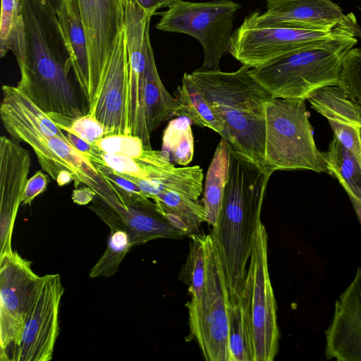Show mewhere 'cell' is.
I'll list each match as a JSON object with an SVG mask.
<instances>
[{"instance_id":"obj_33","label":"cell","mask_w":361,"mask_h":361,"mask_svg":"<svg viewBox=\"0 0 361 361\" xmlns=\"http://www.w3.org/2000/svg\"><path fill=\"white\" fill-rule=\"evenodd\" d=\"M48 183L47 176L40 171H37L27 180L22 197L21 204L29 205L39 195L46 190Z\"/></svg>"},{"instance_id":"obj_12","label":"cell","mask_w":361,"mask_h":361,"mask_svg":"<svg viewBox=\"0 0 361 361\" xmlns=\"http://www.w3.org/2000/svg\"><path fill=\"white\" fill-rule=\"evenodd\" d=\"M89 58V85L84 96L92 102L124 27L127 0H77Z\"/></svg>"},{"instance_id":"obj_13","label":"cell","mask_w":361,"mask_h":361,"mask_svg":"<svg viewBox=\"0 0 361 361\" xmlns=\"http://www.w3.org/2000/svg\"><path fill=\"white\" fill-rule=\"evenodd\" d=\"M247 18L259 26H286L305 29L329 30L358 25L353 13L345 14L331 0H267L264 13L254 11Z\"/></svg>"},{"instance_id":"obj_5","label":"cell","mask_w":361,"mask_h":361,"mask_svg":"<svg viewBox=\"0 0 361 361\" xmlns=\"http://www.w3.org/2000/svg\"><path fill=\"white\" fill-rule=\"evenodd\" d=\"M304 99L271 98L266 105L265 168L326 172Z\"/></svg>"},{"instance_id":"obj_30","label":"cell","mask_w":361,"mask_h":361,"mask_svg":"<svg viewBox=\"0 0 361 361\" xmlns=\"http://www.w3.org/2000/svg\"><path fill=\"white\" fill-rule=\"evenodd\" d=\"M338 86L361 109V48L353 47L346 54Z\"/></svg>"},{"instance_id":"obj_37","label":"cell","mask_w":361,"mask_h":361,"mask_svg":"<svg viewBox=\"0 0 361 361\" xmlns=\"http://www.w3.org/2000/svg\"><path fill=\"white\" fill-rule=\"evenodd\" d=\"M47 7L52 12L56 13L61 3V0H42Z\"/></svg>"},{"instance_id":"obj_21","label":"cell","mask_w":361,"mask_h":361,"mask_svg":"<svg viewBox=\"0 0 361 361\" xmlns=\"http://www.w3.org/2000/svg\"><path fill=\"white\" fill-rule=\"evenodd\" d=\"M159 212L185 236L197 233L201 224L206 222L203 204L183 194L164 191L155 196Z\"/></svg>"},{"instance_id":"obj_24","label":"cell","mask_w":361,"mask_h":361,"mask_svg":"<svg viewBox=\"0 0 361 361\" xmlns=\"http://www.w3.org/2000/svg\"><path fill=\"white\" fill-rule=\"evenodd\" d=\"M174 94L180 105L176 116L188 117L195 125L208 128L226 137L223 123L190 78L189 73H184L181 85L177 87Z\"/></svg>"},{"instance_id":"obj_16","label":"cell","mask_w":361,"mask_h":361,"mask_svg":"<svg viewBox=\"0 0 361 361\" xmlns=\"http://www.w3.org/2000/svg\"><path fill=\"white\" fill-rule=\"evenodd\" d=\"M325 355L328 360L361 361V263L335 303L326 331Z\"/></svg>"},{"instance_id":"obj_28","label":"cell","mask_w":361,"mask_h":361,"mask_svg":"<svg viewBox=\"0 0 361 361\" xmlns=\"http://www.w3.org/2000/svg\"><path fill=\"white\" fill-rule=\"evenodd\" d=\"M190 238V251L182 270L183 281L188 285L190 299L198 300L204 289L207 275V234L194 233Z\"/></svg>"},{"instance_id":"obj_25","label":"cell","mask_w":361,"mask_h":361,"mask_svg":"<svg viewBox=\"0 0 361 361\" xmlns=\"http://www.w3.org/2000/svg\"><path fill=\"white\" fill-rule=\"evenodd\" d=\"M11 51L19 68L25 64V29L19 0H1L0 56Z\"/></svg>"},{"instance_id":"obj_32","label":"cell","mask_w":361,"mask_h":361,"mask_svg":"<svg viewBox=\"0 0 361 361\" xmlns=\"http://www.w3.org/2000/svg\"><path fill=\"white\" fill-rule=\"evenodd\" d=\"M62 131L70 132L90 144L109 135L104 126L93 116L85 114L76 118Z\"/></svg>"},{"instance_id":"obj_17","label":"cell","mask_w":361,"mask_h":361,"mask_svg":"<svg viewBox=\"0 0 361 361\" xmlns=\"http://www.w3.org/2000/svg\"><path fill=\"white\" fill-rule=\"evenodd\" d=\"M307 100L325 117L334 136L361 163V111L338 86H326L314 91Z\"/></svg>"},{"instance_id":"obj_11","label":"cell","mask_w":361,"mask_h":361,"mask_svg":"<svg viewBox=\"0 0 361 361\" xmlns=\"http://www.w3.org/2000/svg\"><path fill=\"white\" fill-rule=\"evenodd\" d=\"M41 276L16 251L0 255V360L18 343L27 308Z\"/></svg>"},{"instance_id":"obj_27","label":"cell","mask_w":361,"mask_h":361,"mask_svg":"<svg viewBox=\"0 0 361 361\" xmlns=\"http://www.w3.org/2000/svg\"><path fill=\"white\" fill-rule=\"evenodd\" d=\"M228 348L230 361H254L252 338L239 295L231 296Z\"/></svg>"},{"instance_id":"obj_22","label":"cell","mask_w":361,"mask_h":361,"mask_svg":"<svg viewBox=\"0 0 361 361\" xmlns=\"http://www.w3.org/2000/svg\"><path fill=\"white\" fill-rule=\"evenodd\" d=\"M231 152L228 141L221 137L206 175L202 202L206 222L212 227L216 223L222 204L228 176Z\"/></svg>"},{"instance_id":"obj_26","label":"cell","mask_w":361,"mask_h":361,"mask_svg":"<svg viewBox=\"0 0 361 361\" xmlns=\"http://www.w3.org/2000/svg\"><path fill=\"white\" fill-rule=\"evenodd\" d=\"M192 122L185 116L171 120L164 130L162 154L173 164L187 166L194 155Z\"/></svg>"},{"instance_id":"obj_19","label":"cell","mask_w":361,"mask_h":361,"mask_svg":"<svg viewBox=\"0 0 361 361\" xmlns=\"http://www.w3.org/2000/svg\"><path fill=\"white\" fill-rule=\"evenodd\" d=\"M56 16L75 80L84 97L89 85V58L77 0H61Z\"/></svg>"},{"instance_id":"obj_35","label":"cell","mask_w":361,"mask_h":361,"mask_svg":"<svg viewBox=\"0 0 361 361\" xmlns=\"http://www.w3.org/2000/svg\"><path fill=\"white\" fill-rule=\"evenodd\" d=\"M63 132L71 145L80 152L87 156L93 151L94 148V144L88 143L70 132Z\"/></svg>"},{"instance_id":"obj_1","label":"cell","mask_w":361,"mask_h":361,"mask_svg":"<svg viewBox=\"0 0 361 361\" xmlns=\"http://www.w3.org/2000/svg\"><path fill=\"white\" fill-rule=\"evenodd\" d=\"M1 90L0 116L5 129L13 140L31 147L44 172L56 181L61 172L68 171L75 188L84 184L114 209L123 206L111 183L85 154L68 143L47 113L17 87L4 85Z\"/></svg>"},{"instance_id":"obj_38","label":"cell","mask_w":361,"mask_h":361,"mask_svg":"<svg viewBox=\"0 0 361 361\" xmlns=\"http://www.w3.org/2000/svg\"><path fill=\"white\" fill-rule=\"evenodd\" d=\"M178 0H160V6L162 8H169L171 5Z\"/></svg>"},{"instance_id":"obj_15","label":"cell","mask_w":361,"mask_h":361,"mask_svg":"<svg viewBox=\"0 0 361 361\" xmlns=\"http://www.w3.org/2000/svg\"><path fill=\"white\" fill-rule=\"evenodd\" d=\"M135 161L138 176H125L147 197L152 200L164 191L176 192L195 200L202 195L204 174L200 166L176 167L160 150L145 148Z\"/></svg>"},{"instance_id":"obj_9","label":"cell","mask_w":361,"mask_h":361,"mask_svg":"<svg viewBox=\"0 0 361 361\" xmlns=\"http://www.w3.org/2000/svg\"><path fill=\"white\" fill-rule=\"evenodd\" d=\"M354 33L344 27L329 30L259 26L247 16L231 37L229 54L242 65L255 68L314 43Z\"/></svg>"},{"instance_id":"obj_20","label":"cell","mask_w":361,"mask_h":361,"mask_svg":"<svg viewBox=\"0 0 361 361\" xmlns=\"http://www.w3.org/2000/svg\"><path fill=\"white\" fill-rule=\"evenodd\" d=\"M144 105L146 127L150 136L164 121L176 116L180 109L177 99L166 90L160 79L152 47L145 68Z\"/></svg>"},{"instance_id":"obj_8","label":"cell","mask_w":361,"mask_h":361,"mask_svg":"<svg viewBox=\"0 0 361 361\" xmlns=\"http://www.w3.org/2000/svg\"><path fill=\"white\" fill-rule=\"evenodd\" d=\"M250 330L254 361H272L279 352L276 303L268 264V235L262 223L239 294Z\"/></svg>"},{"instance_id":"obj_14","label":"cell","mask_w":361,"mask_h":361,"mask_svg":"<svg viewBox=\"0 0 361 361\" xmlns=\"http://www.w3.org/2000/svg\"><path fill=\"white\" fill-rule=\"evenodd\" d=\"M30 164L29 151L13 139L0 137V255L13 250V228Z\"/></svg>"},{"instance_id":"obj_31","label":"cell","mask_w":361,"mask_h":361,"mask_svg":"<svg viewBox=\"0 0 361 361\" xmlns=\"http://www.w3.org/2000/svg\"><path fill=\"white\" fill-rule=\"evenodd\" d=\"M94 145L104 153L132 158L138 157L145 149L142 140L130 134L109 135Z\"/></svg>"},{"instance_id":"obj_2","label":"cell","mask_w":361,"mask_h":361,"mask_svg":"<svg viewBox=\"0 0 361 361\" xmlns=\"http://www.w3.org/2000/svg\"><path fill=\"white\" fill-rule=\"evenodd\" d=\"M271 172L231 149L228 180L212 236L217 246L231 296L240 294L247 274Z\"/></svg>"},{"instance_id":"obj_6","label":"cell","mask_w":361,"mask_h":361,"mask_svg":"<svg viewBox=\"0 0 361 361\" xmlns=\"http://www.w3.org/2000/svg\"><path fill=\"white\" fill-rule=\"evenodd\" d=\"M207 275L204 289L198 300L190 299L186 307L190 335L204 360L230 361L228 348L231 294L217 246L207 234Z\"/></svg>"},{"instance_id":"obj_18","label":"cell","mask_w":361,"mask_h":361,"mask_svg":"<svg viewBox=\"0 0 361 361\" xmlns=\"http://www.w3.org/2000/svg\"><path fill=\"white\" fill-rule=\"evenodd\" d=\"M116 191L126 207L116 213L125 223L134 246L157 238L178 239L185 236L159 212L152 199L120 188Z\"/></svg>"},{"instance_id":"obj_7","label":"cell","mask_w":361,"mask_h":361,"mask_svg":"<svg viewBox=\"0 0 361 361\" xmlns=\"http://www.w3.org/2000/svg\"><path fill=\"white\" fill-rule=\"evenodd\" d=\"M240 8V4L231 0H178L159 13L161 18L156 28L195 38L204 52L201 68L218 71L221 57L229 52L233 22Z\"/></svg>"},{"instance_id":"obj_3","label":"cell","mask_w":361,"mask_h":361,"mask_svg":"<svg viewBox=\"0 0 361 361\" xmlns=\"http://www.w3.org/2000/svg\"><path fill=\"white\" fill-rule=\"evenodd\" d=\"M249 71L243 65L233 72L200 68L189 76L223 123L231 149L265 168V110L273 97Z\"/></svg>"},{"instance_id":"obj_36","label":"cell","mask_w":361,"mask_h":361,"mask_svg":"<svg viewBox=\"0 0 361 361\" xmlns=\"http://www.w3.org/2000/svg\"><path fill=\"white\" fill-rule=\"evenodd\" d=\"M146 12L154 16L157 11L161 8L160 0H133Z\"/></svg>"},{"instance_id":"obj_4","label":"cell","mask_w":361,"mask_h":361,"mask_svg":"<svg viewBox=\"0 0 361 361\" xmlns=\"http://www.w3.org/2000/svg\"><path fill=\"white\" fill-rule=\"evenodd\" d=\"M357 42L354 33L328 39L249 73L273 98L306 100L319 88L338 85L344 58Z\"/></svg>"},{"instance_id":"obj_39","label":"cell","mask_w":361,"mask_h":361,"mask_svg":"<svg viewBox=\"0 0 361 361\" xmlns=\"http://www.w3.org/2000/svg\"><path fill=\"white\" fill-rule=\"evenodd\" d=\"M355 34L357 37L361 38V27L359 25L356 27Z\"/></svg>"},{"instance_id":"obj_29","label":"cell","mask_w":361,"mask_h":361,"mask_svg":"<svg viewBox=\"0 0 361 361\" xmlns=\"http://www.w3.org/2000/svg\"><path fill=\"white\" fill-rule=\"evenodd\" d=\"M106 248L90 270L91 279L114 276L130 250L134 247L130 233L125 229H110Z\"/></svg>"},{"instance_id":"obj_34","label":"cell","mask_w":361,"mask_h":361,"mask_svg":"<svg viewBox=\"0 0 361 361\" xmlns=\"http://www.w3.org/2000/svg\"><path fill=\"white\" fill-rule=\"evenodd\" d=\"M95 192L89 187L75 188L72 192V200L78 205H87L96 196Z\"/></svg>"},{"instance_id":"obj_40","label":"cell","mask_w":361,"mask_h":361,"mask_svg":"<svg viewBox=\"0 0 361 361\" xmlns=\"http://www.w3.org/2000/svg\"><path fill=\"white\" fill-rule=\"evenodd\" d=\"M360 111H361V109H360Z\"/></svg>"},{"instance_id":"obj_10","label":"cell","mask_w":361,"mask_h":361,"mask_svg":"<svg viewBox=\"0 0 361 361\" xmlns=\"http://www.w3.org/2000/svg\"><path fill=\"white\" fill-rule=\"evenodd\" d=\"M63 293L59 274L41 276L26 312L18 342L6 361L51 360L59 334V312Z\"/></svg>"},{"instance_id":"obj_23","label":"cell","mask_w":361,"mask_h":361,"mask_svg":"<svg viewBox=\"0 0 361 361\" xmlns=\"http://www.w3.org/2000/svg\"><path fill=\"white\" fill-rule=\"evenodd\" d=\"M322 156L326 172L338 179L353 207L361 204V163L357 157L334 136Z\"/></svg>"}]
</instances>
